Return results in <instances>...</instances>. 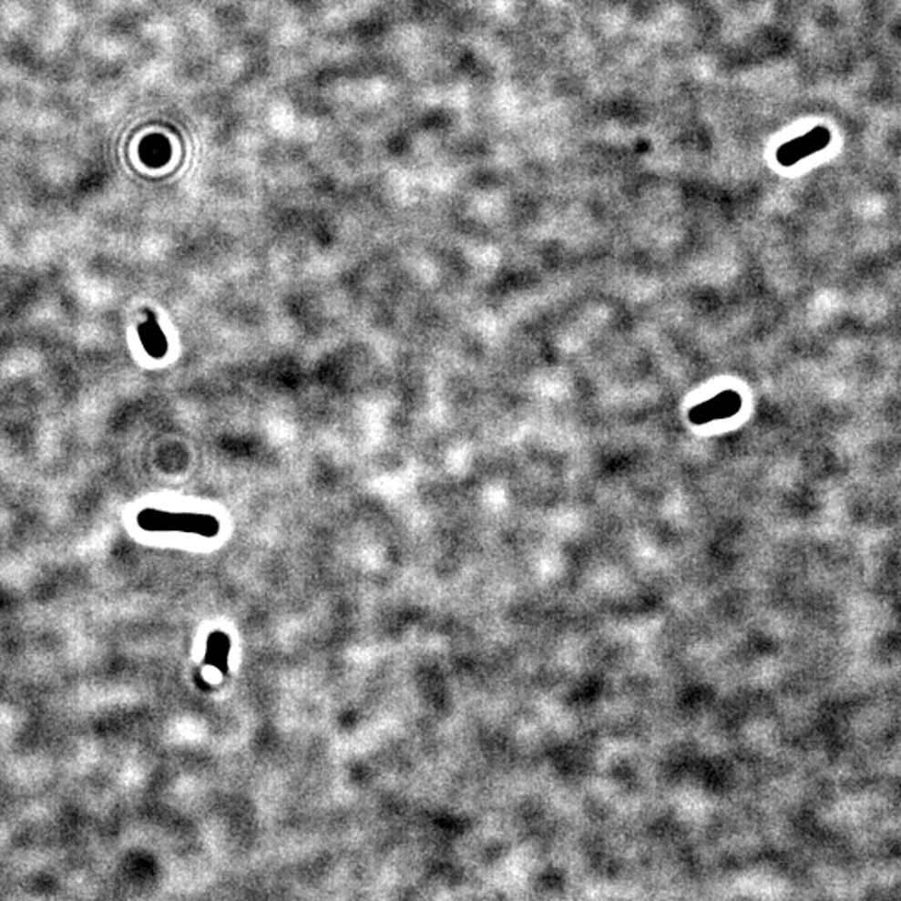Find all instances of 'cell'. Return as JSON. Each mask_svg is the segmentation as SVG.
<instances>
[{
	"mask_svg": "<svg viewBox=\"0 0 901 901\" xmlns=\"http://www.w3.org/2000/svg\"><path fill=\"white\" fill-rule=\"evenodd\" d=\"M138 525L146 531H180L194 535L214 536L218 533L216 517L196 513H169L159 509H142Z\"/></svg>",
	"mask_w": 901,
	"mask_h": 901,
	"instance_id": "1",
	"label": "cell"
},
{
	"mask_svg": "<svg viewBox=\"0 0 901 901\" xmlns=\"http://www.w3.org/2000/svg\"><path fill=\"white\" fill-rule=\"evenodd\" d=\"M832 144V130L824 126H816L814 129L803 134L800 138L784 142L776 150V160L783 168H792L803 159L810 158Z\"/></svg>",
	"mask_w": 901,
	"mask_h": 901,
	"instance_id": "2",
	"label": "cell"
},
{
	"mask_svg": "<svg viewBox=\"0 0 901 901\" xmlns=\"http://www.w3.org/2000/svg\"><path fill=\"white\" fill-rule=\"evenodd\" d=\"M738 409H740V396L736 393L728 391V393H723V394L694 407L690 417L696 425H703V423H712L720 417L723 419V417L732 416Z\"/></svg>",
	"mask_w": 901,
	"mask_h": 901,
	"instance_id": "3",
	"label": "cell"
},
{
	"mask_svg": "<svg viewBox=\"0 0 901 901\" xmlns=\"http://www.w3.org/2000/svg\"><path fill=\"white\" fill-rule=\"evenodd\" d=\"M138 333L140 344L150 357L160 359L168 354V337L162 327L159 326L158 317L152 311H146V319L140 323Z\"/></svg>",
	"mask_w": 901,
	"mask_h": 901,
	"instance_id": "4",
	"label": "cell"
}]
</instances>
